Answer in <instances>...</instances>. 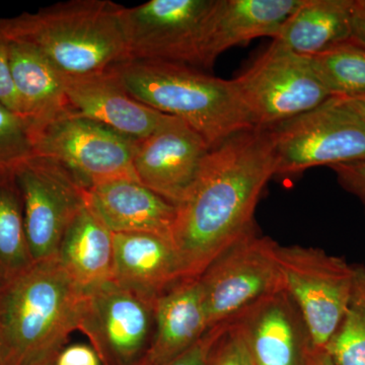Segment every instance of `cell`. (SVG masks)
<instances>
[{"label": "cell", "mask_w": 365, "mask_h": 365, "mask_svg": "<svg viewBox=\"0 0 365 365\" xmlns=\"http://www.w3.org/2000/svg\"><path fill=\"white\" fill-rule=\"evenodd\" d=\"M302 0H215L204 21L199 66L211 67L223 52L261 37H276Z\"/></svg>", "instance_id": "obj_16"}, {"label": "cell", "mask_w": 365, "mask_h": 365, "mask_svg": "<svg viewBox=\"0 0 365 365\" xmlns=\"http://www.w3.org/2000/svg\"><path fill=\"white\" fill-rule=\"evenodd\" d=\"M153 304L108 281L86 292L78 331L103 365L140 364L153 340Z\"/></svg>", "instance_id": "obj_12"}, {"label": "cell", "mask_w": 365, "mask_h": 365, "mask_svg": "<svg viewBox=\"0 0 365 365\" xmlns=\"http://www.w3.org/2000/svg\"><path fill=\"white\" fill-rule=\"evenodd\" d=\"M0 103L6 106L7 109L24 118L20 98L11 78L9 58V40L2 32L1 24H0Z\"/></svg>", "instance_id": "obj_28"}, {"label": "cell", "mask_w": 365, "mask_h": 365, "mask_svg": "<svg viewBox=\"0 0 365 365\" xmlns=\"http://www.w3.org/2000/svg\"><path fill=\"white\" fill-rule=\"evenodd\" d=\"M254 129H267L311 111L331 98L311 57L273 41L253 64L232 79Z\"/></svg>", "instance_id": "obj_7"}, {"label": "cell", "mask_w": 365, "mask_h": 365, "mask_svg": "<svg viewBox=\"0 0 365 365\" xmlns=\"http://www.w3.org/2000/svg\"><path fill=\"white\" fill-rule=\"evenodd\" d=\"M277 245L254 230L199 276L210 328L234 321L257 302L284 289L276 258Z\"/></svg>", "instance_id": "obj_9"}, {"label": "cell", "mask_w": 365, "mask_h": 365, "mask_svg": "<svg viewBox=\"0 0 365 365\" xmlns=\"http://www.w3.org/2000/svg\"><path fill=\"white\" fill-rule=\"evenodd\" d=\"M58 350L48 353V354L44 355V356L33 360V361L29 362V364L26 365H53L54 364L55 355H56Z\"/></svg>", "instance_id": "obj_37"}, {"label": "cell", "mask_w": 365, "mask_h": 365, "mask_svg": "<svg viewBox=\"0 0 365 365\" xmlns=\"http://www.w3.org/2000/svg\"><path fill=\"white\" fill-rule=\"evenodd\" d=\"M307 365H335L325 348H313Z\"/></svg>", "instance_id": "obj_34"}, {"label": "cell", "mask_w": 365, "mask_h": 365, "mask_svg": "<svg viewBox=\"0 0 365 365\" xmlns=\"http://www.w3.org/2000/svg\"><path fill=\"white\" fill-rule=\"evenodd\" d=\"M275 176L266 129H250L211 148L177 206L172 242L185 278H197L225 250L254 232L262 193Z\"/></svg>", "instance_id": "obj_1"}, {"label": "cell", "mask_w": 365, "mask_h": 365, "mask_svg": "<svg viewBox=\"0 0 365 365\" xmlns=\"http://www.w3.org/2000/svg\"><path fill=\"white\" fill-rule=\"evenodd\" d=\"M215 0H151L121 6L120 24L129 60L199 66L204 21Z\"/></svg>", "instance_id": "obj_10"}, {"label": "cell", "mask_w": 365, "mask_h": 365, "mask_svg": "<svg viewBox=\"0 0 365 365\" xmlns=\"http://www.w3.org/2000/svg\"><path fill=\"white\" fill-rule=\"evenodd\" d=\"M35 155L60 163L86 189L116 180H135L134 145L137 139L105 125L68 112L32 129Z\"/></svg>", "instance_id": "obj_8"}, {"label": "cell", "mask_w": 365, "mask_h": 365, "mask_svg": "<svg viewBox=\"0 0 365 365\" xmlns=\"http://www.w3.org/2000/svg\"><path fill=\"white\" fill-rule=\"evenodd\" d=\"M53 365H103V362L91 344L73 343L60 348Z\"/></svg>", "instance_id": "obj_31"}, {"label": "cell", "mask_w": 365, "mask_h": 365, "mask_svg": "<svg viewBox=\"0 0 365 365\" xmlns=\"http://www.w3.org/2000/svg\"><path fill=\"white\" fill-rule=\"evenodd\" d=\"M275 176L365 160V120L343 98L266 129Z\"/></svg>", "instance_id": "obj_5"}, {"label": "cell", "mask_w": 365, "mask_h": 365, "mask_svg": "<svg viewBox=\"0 0 365 365\" xmlns=\"http://www.w3.org/2000/svg\"><path fill=\"white\" fill-rule=\"evenodd\" d=\"M58 74L71 112L105 125L122 135L145 138L177 119L132 97L114 66L83 76L59 71Z\"/></svg>", "instance_id": "obj_14"}, {"label": "cell", "mask_w": 365, "mask_h": 365, "mask_svg": "<svg viewBox=\"0 0 365 365\" xmlns=\"http://www.w3.org/2000/svg\"><path fill=\"white\" fill-rule=\"evenodd\" d=\"M331 169L335 172L341 187L356 196L365 210V160L340 163Z\"/></svg>", "instance_id": "obj_30"}, {"label": "cell", "mask_w": 365, "mask_h": 365, "mask_svg": "<svg viewBox=\"0 0 365 365\" xmlns=\"http://www.w3.org/2000/svg\"><path fill=\"white\" fill-rule=\"evenodd\" d=\"M56 260L83 292L100 287L113 280L114 235L86 205L64 232Z\"/></svg>", "instance_id": "obj_20"}, {"label": "cell", "mask_w": 365, "mask_h": 365, "mask_svg": "<svg viewBox=\"0 0 365 365\" xmlns=\"http://www.w3.org/2000/svg\"><path fill=\"white\" fill-rule=\"evenodd\" d=\"M283 287L306 323L314 348H325L351 304L356 266L321 249L280 246Z\"/></svg>", "instance_id": "obj_6"}, {"label": "cell", "mask_w": 365, "mask_h": 365, "mask_svg": "<svg viewBox=\"0 0 365 365\" xmlns=\"http://www.w3.org/2000/svg\"><path fill=\"white\" fill-rule=\"evenodd\" d=\"M207 365H256L248 346L232 321L213 346Z\"/></svg>", "instance_id": "obj_27"}, {"label": "cell", "mask_w": 365, "mask_h": 365, "mask_svg": "<svg viewBox=\"0 0 365 365\" xmlns=\"http://www.w3.org/2000/svg\"><path fill=\"white\" fill-rule=\"evenodd\" d=\"M341 98H343L348 105L351 106L353 109L365 120V95L359 96V97Z\"/></svg>", "instance_id": "obj_36"}, {"label": "cell", "mask_w": 365, "mask_h": 365, "mask_svg": "<svg viewBox=\"0 0 365 365\" xmlns=\"http://www.w3.org/2000/svg\"><path fill=\"white\" fill-rule=\"evenodd\" d=\"M230 323V322H227V323L212 327L204 334L203 337L195 345L192 346L187 351L182 353L176 359L158 365H207L209 355H210L213 346L218 338L222 335V333L227 330Z\"/></svg>", "instance_id": "obj_29"}, {"label": "cell", "mask_w": 365, "mask_h": 365, "mask_svg": "<svg viewBox=\"0 0 365 365\" xmlns=\"http://www.w3.org/2000/svg\"><path fill=\"white\" fill-rule=\"evenodd\" d=\"M120 9L109 0H69L0 24L7 40L32 46L61 73L83 76L129 60Z\"/></svg>", "instance_id": "obj_2"}, {"label": "cell", "mask_w": 365, "mask_h": 365, "mask_svg": "<svg viewBox=\"0 0 365 365\" xmlns=\"http://www.w3.org/2000/svg\"><path fill=\"white\" fill-rule=\"evenodd\" d=\"M86 206L116 234L145 232L168 237L176 222L177 206L135 180H116L86 189Z\"/></svg>", "instance_id": "obj_17"}, {"label": "cell", "mask_w": 365, "mask_h": 365, "mask_svg": "<svg viewBox=\"0 0 365 365\" xmlns=\"http://www.w3.org/2000/svg\"><path fill=\"white\" fill-rule=\"evenodd\" d=\"M256 365H307L313 349L306 323L284 289L232 321Z\"/></svg>", "instance_id": "obj_15"}, {"label": "cell", "mask_w": 365, "mask_h": 365, "mask_svg": "<svg viewBox=\"0 0 365 365\" xmlns=\"http://www.w3.org/2000/svg\"><path fill=\"white\" fill-rule=\"evenodd\" d=\"M34 263L56 258L64 232L86 205V189L60 163L34 155L16 170Z\"/></svg>", "instance_id": "obj_11"}, {"label": "cell", "mask_w": 365, "mask_h": 365, "mask_svg": "<svg viewBox=\"0 0 365 365\" xmlns=\"http://www.w3.org/2000/svg\"><path fill=\"white\" fill-rule=\"evenodd\" d=\"M314 71L332 98L365 95V47L349 39L311 57Z\"/></svg>", "instance_id": "obj_24"}, {"label": "cell", "mask_w": 365, "mask_h": 365, "mask_svg": "<svg viewBox=\"0 0 365 365\" xmlns=\"http://www.w3.org/2000/svg\"><path fill=\"white\" fill-rule=\"evenodd\" d=\"M184 278L179 255L168 237L145 232L114 235L113 281L120 287L155 304Z\"/></svg>", "instance_id": "obj_18"}, {"label": "cell", "mask_w": 365, "mask_h": 365, "mask_svg": "<svg viewBox=\"0 0 365 365\" xmlns=\"http://www.w3.org/2000/svg\"><path fill=\"white\" fill-rule=\"evenodd\" d=\"M351 40L365 47V0H353Z\"/></svg>", "instance_id": "obj_32"}, {"label": "cell", "mask_w": 365, "mask_h": 365, "mask_svg": "<svg viewBox=\"0 0 365 365\" xmlns=\"http://www.w3.org/2000/svg\"><path fill=\"white\" fill-rule=\"evenodd\" d=\"M9 58L14 88L31 130L71 112L58 71L38 50L9 40Z\"/></svg>", "instance_id": "obj_21"}, {"label": "cell", "mask_w": 365, "mask_h": 365, "mask_svg": "<svg viewBox=\"0 0 365 365\" xmlns=\"http://www.w3.org/2000/svg\"><path fill=\"white\" fill-rule=\"evenodd\" d=\"M0 365H16L0 324Z\"/></svg>", "instance_id": "obj_35"}, {"label": "cell", "mask_w": 365, "mask_h": 365, "mask_svg": "<svg viewBox=\"0 0 365 365\" xmlns=\"http://www.w3.org/2000/svg\"><path fill=\"white\" fill-rule=\"evenodd\" d=\"M325 349L335 365H365V313L350 304Z\"/></svg>", "instance_id": "obj_26"}, {"label": "cell", "mask_w": 365, "mask_h": 365, "mask_svg": "<svg viewBox=\"0 0 365 365\" xmlns=\"http://www.w3.org/2000/svg\"><path fill=\"white\" fill-rule=\"evenodd\" d=\"M132 97L182 120L215 148L254 129L234 81L170 62L127 60L114 66Z\"/></svg>", "instance_id": "obj_3"}, {"label": "cell", "mask_w": 365, "mask_h": 365, "mask_svg": "<svg viewBox=\"0 0 365 365\" xmlns=\"http://www.w3.org/2000/svg\"><path fill=\"white\" fill-rule=\"evenodd\" d=\"M86 292L56 260L32 267L0 287V324L16 365L66 344L78 330Z\"/></svg>", "instance_id": "obj_4"}, {"label": "cell", "mask_w": 365, "mask_h": 365, "mask_svg": "<svg viewBox=\"0 0 365 365\" xmlns=\"http://www.w3.org/2000/svg\"><path fill=\"white\" fill-rule=\"evenodd\" d=\"M34 155L30 124L0 103V172L16 170Z\"/></svg>", "instance_id": "obj_25"}, {"label": "cell", "mask_w": 365, "mask_h": 365, "mask_svg": "<svg viewBox=\"0 0 365 365\" xmlns=\"http://www.w3.org/2000/svg\"><path fill=\"white\" fill-rule=\"evenodd\" d=\"M353 0H302L273 41L313 57L351 39Z\"/></svg>", "instance_id": "obj_22"}, {"label": "cell", "mask_w": 365, "mask_h": 365, "mask_svg": "<svg viewBox=\"0 0 365 365\" xmlns=\"http://www.w3.org/2000/svg\"><path fill=\"white\" fill-rule=\"evenodd\" d=\"M153 340L139 364L158 365L176 359L210 329L198 277L184 278L163 292L153 304Z\"/></svg>", "instance_id": "obj_19"}, {"label": "cell", "mask_w": 365, "mask_h": 365, "mask_svg": "<svg viewBox=\"0 0 365 365\" xmlns=\"http://www.w3.org/2000/svg\"><path fill=\"white\" fill-rule=\"evenodd\" d=\"M351 304L359 307L365 313V267L364 266H356Z\"/></svg>", "instance_id": "obj_33"}, {"label": "cell", "mask_w": 365, "mask_h": 365, "mask_svg": "<svg viewBox=\"0 0 365 365\" xmlns=\"http://www.w3.org/2000/svg\"><path fill=\"white\" fill-rule=\"evenodd\" d=\"M33 265L16 170L0 172V287Z\"/></svg>", "instance_id": "obj_23"}, {"label": "cell", "mask_w": 365, "mask_h": 365, "mask_svg": "<svg viewBox=\"0 0 365 365\" xmlns=\"http://www.w3.org/2000/svg\"><path fill=\"white\" fill-rule=\"evenodd\" d=\"M207 143L182 120H175L134 145L138 181L178 206L188 195L209 151Z\"/></svg>", "instance_id": "obj_13"}]
</instances>
